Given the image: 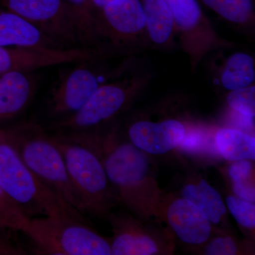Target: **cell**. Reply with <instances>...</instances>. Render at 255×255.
I'll return each mask as SVG.
<instances>
[{
	"label": "cell",
	"instance_id": "obj_1",
	"mask_svg": "<svg viewBox=\"0 0 255 255\" xmlns=\"http://www.w3.org/2000/svg\"><path fill=\"white\" fill-rule=\"evenodd\" d=\"M0 134L36 177L69 205L82 214H86L51 134L40 126L28 122L0 128Z\"/></svg>",
	"mask_w": 255,
	"mask_h": 255
},
{
	"label": "cell",
	"instance_id": "obj_2",
	"mask_svg": "<svg viewBox=\"0 0 255 255\" xmlns=\"http://www.w3.org/2000/svg\"><path fill=\"white\" fill-rule=\"evenodd\" d=\"M0 187L29 219L54 215L84 217L30 170L1 134Z\"/></svg>",
	"mask_w": 255,
	"mask_h": 255
},
{
	"label": "cell",
	"instance_id": "obj_3",
	"mask_svg": "<svg viewBox=\"0 0 255 255\" xmlns=\"http://www.w3.org/2000/svg\"><path fill=\"white\" fill-rule=\"evenodd\" d=\"M36 255H110V242L89 227L85 218L54 215L30 220L23 233Z\"/></svg>",
	"mask_w": 255,
	"mask_h": 255
},
{
	"label": "cell",
	"instance_id": "obj_4",
	"mask_svg": "<svg viewBox=\"0 0 255 255\" xmlns=\"http://www.w3.org/2000/svg\"><path fill=\"white\" fill-rule=\"evenodd\" d=\"M95 48L108 56L151 50L140 0H112L94 16Z\"/></svg>",
	"mask_w": 255,
	"mask_h": 255
},
{
	"label": "cell",
	"instance_id": "obj_5",
	"mask_svg": "<svg viewBox=\"0 0 255 255\" xmlns=\"http://www.w3.org/2000/svg\"><path fill=\"white\" fill-rule=\"evenodd\" d=\"M111 58L100 55L79 62L62 75L50 92V113L61 119L78 112L101 86L128 75L135 65L133 57H128L117 65L107 63Z\"/></svg>",
	"mask_w": 255,
	"mask_h": 255
},
{
	"label": "cell",
	"instance_id": "obj_6",
	"mask_svg": "<svg viewBox=\"0 0 255 255\" xmlns=\"http://www.w3.org/2000/svg\"><path fill=\"white\" fill-rule=\"evenodd\" d=\"M149 73L125 75L101 86L81 108L53 124L54 132L74 133L100 128L123 112L151 81Z\"/></svg>",
	"mask_w": 255,
	"mask_h": 255
},
{
	"label": "cell",
	"instance_id": "obj_7",
	"mask_svg": "<svg viewBox=\"0 0 255 255\" xmlns=\"http://www.w3.org/2000/svg\"><path fill=\"white\" fill-rule=\"evenodd\" d=\"M51 135L63 155L69 177L85 213L105 214L112 196L100 157L90 146L68 135L58 132Z\"/></svg>",
	"mask_w": 255,
	"mask_h": 255
},
{
	"label": "cell",
	"instance_id": "obj_8",
	"mask_svg": "<svg viewBox=\"0 0 255 255\" xmlns=\"http://www.w3.org/2000/svg\"><path fill=\"white\" fill-rule=\"evenodd\" d=\"M173 15L179 46L187 55L192 73L211 53L234 49L237 45L218 33L199 0H164Z\"/></svg>",
	"mask_w": 255,
	"mask_h": 255
},
{
	"label": "cell",
	"instance_id": "obj_9",
	"mask_svg": "<svg viewBox=\"0 0 255 255\" xmlns=\"http://www.w3.org/2000/svg\"><path fill=\"white\" fill-rule=\"evenodd\" d=\"M0 6L31 23L58 48L84 47L76 21L64 0H0Z\"/></svg>",
	"mask_w": 255,
	"mask_h": 255
},
{
	"label": "cell",
	"instance_id": "obj_10",
	"mask_svg": "<svg viewBox=\"0 0 255 255\" xmlns=\"http://www.w3.org/2000/svg\"><path fill=\"white\" fill-rule=\"evenodd\" d=\"M102 54L96 48L60 49L46 47H0V75L10 71L30 72L61 64L78 63Z\"/></svg>",
	"mask_w": 255,
	"mask_h": 255
},
{
	"label": "cell",
	"instance_id": "obj_11",
	"mask_svg": "<svg viewBox=\"0 0 255 255\" xmlns=\"http://www.w3.org/2000/svg\"><path fill=\"white\" fill-rule=\"evenodd\" d=\"M190 127L180 119L167 118L153 121L139 119L128 127L132 145L152 155H162L179 147Z\"/></svg>",
	"mask_w": 255,
	"mask_h": 255
},
{
	"label": "cell",
	"instance_id": "obj_12",
	"mask_svg": "<svg viewBox=\"0 0 255 255\" xmlns=\"http://www.w3.org/2000/svg\"><path fill=\"white\" fill-rule=\"evenodd\" d=\"M214 52L211 62V78L215 85L228 92L255 85V60L251 53L238 50L223 56Z\"/></svg>",
	"mask_w": 255,
	"mask_h": 255
},
{
	"label": "cell",
	"instance_id": "obj_13",
	"mask_svg": "<svg viewBox=\"0 0 255 255\" xmlns=\"http://www.w3.org/2000/svg\"><path fill=\"white\" fill-rule=\"evenodd\" d=\"M167 219L174 233L184 243L201 245L211 236V221L200 208L185 198L169 204Z\"/></svg>",
	"mask_w": 255,
	"mask_h": 255
},
{
	"label": "cell",
	"instance_id": "obj_14",
	"mask_svg": "<svg viewBox=\"0 0 255 255\" xmlns=\"http://www.w3.org/2000/svg\"><path fill=\"white\" fill-rule=\"evenodd\" d=\"M151 50L172 51L177 46L173 15L164 0H140Z\"/></svg>",
	"mask_w": 255,
	"mask_h": 255
},
{
	"label": "cell",
	"instance_id": "obj_15",
	"mask_svg": "<svg viewBox=\"0 0 255 255\" xmlns=\"http://www.w3.org/2000/svg\"><path fill=\"white\" fill-rule=\"evenodd\" d=\"M30 75L22 71L0 75V123L14 118L29 103L36 87Z\"/></svg>",
	"mask_w": 255,
	"mask_h": 255
},
{
	"label": "cell",
	"instance_id": "obj_16",
	"mask_svg": "<svg viewBox=\"0 0 255 255\" xmlns=\"http://www.w3.org/2000/svg\"><path fill=\"white\" fill-rule=\"evenodd\" d=\"M0 47L59 48L31 23L1 6H0Z\"/></svg>",
	"mask_w": 255,
	"mask_h": 255
},
{
	"label": "cell",
	"instance_id": "obj_17",
	"mask_svg": "<svg viewBox=\"0 0 255 255\" xmlns=\"http://www.w3.org/2000/svg\"><path fill=\"white\" fill-rule=\"evenodd\" d=\"M112 219L114 236L110 242L111 255H150L159 253L156 242L135 230L128 218L113 216Z\"/></svg>",
	"mask_w": 255,
	"mask_h": 255
},
{
	"label": "cell",
	"instance_id": "obj_18",
	"mask_svg": "<svg viewBox=\"0 0 255 255\" xmlns=\"http://www.w3.org/2000/svg\"><path fill=\"white\" fill-rule=\"evenodd\" d=\"M208 9L241 31L253 36L255 30V0H199Z\"/></svg>",
	"mask_w": 255,
	"mask_h": 255
},
{
	"label": "cell",
	"instance_id": "obj_19",
	"mask_svg": "<svg viewBox=\"0 0 255 255\" xmlns=\"http://www.w3.org/2000/svg\"><path fill=\"white\" fill-rule=\"evenodd\" d=\"M215 143L220 154L226 160H255V137L241 130L221 128L216 132Z\"/></svg>",
	"mask_w": 255,
	"mask_h": 255
},
{
	"label": "cell",
	"instance_id": "obj_20",
	"mask_svg": "<svg viewBox=\"0 0 255 255\" xmlns=\"http://www.w3.org/2000/svg\"><path fill=\"white\" fill-rule=\"evenodd\" d=\"M182 194L200 208L211 223L219 224L226 214L222 197L205 179H201L197 184H187L183 189Z\"/></svg>",
	"mask_w": 255,
	"mask_h": 255
},
{
	"label": "cell",
	"instance_id": "obj_21",
	"mask_svg": "<svg viewBox=\"0 0 255 255\" xmlns=\"http://www.w3.org/2000/svg\"><path fill=\"white\" fill-rule=\"evenodd\" d=\"M73 13L82 45L87 48H95L94 14L90 0H64Z\"/></svg>",
	"mask_w": 255,
	"mask_h": 255
},
{
	"label": "cell",
	"instance_id": "obj_22",
	"mask_svg": "<svg viewBox=\"0 0 255 255\" xmlns=\"http://www.w3.org/2000/svg\"><path fill=\"white\" fill-rule=\"evenodd\" d=\"M30 220L0 187V228L24 233L29 226Z\"/></svg>",
	"mask_w": 255,
	"mask_h": 255
},
{
	"label": "cell",
	"instance_id": "obj_23",
	"mask_svg": "<svg viewBox=\"0 0 255 255\" xmlns=\"http://www.w3.org/2000/svg\"><path fill=\"white\" fill-rule=\"evenodd\" d=\"M227 103L236 113L250 118H255V85L229 92L227 96Z\"/></svg>",
	"mask_w": 255,
	"mask_h": 255
},
{
	"label": "cell",
	"instance_id": "obj_24",
	"mask_svg": "<svg viewBox=\"0 0 255 255\" xmlns=\"http://www.w3.org/2000/svg\"><path fill=\"white\" fill-rule=\"evenodd\" d=\"M226 204L238 224L248 229H254L255 226V207L253 203L238 196H229Z\"/></svg>",
	"mask_w": 255,
	"mask_h": 255
},
{
	"label": "cell",
	"instance_id": "obj_25",
	"mask_svg": "<svg viewBox=\"0 0 255 255\" xmlns=\"http://www.w3.org/2000/svg\"><path fill=\"white\" fill-rule=\"evenodd\" d=\"M18 231L0 228V255H21L29 253V247L20 242Z\"/></svg>",
	"mask_w": 255,
	"mask_h": 255
},
{
	"label": "cell",
	"instance_id": "obj_26",
	"mask_svg": "<svg viewBox=\"0 0 255 255\" xmlns=\"http://www.w3.org/2000/svg\"><path fill=\"white\" fill-rule=\"evenodd\" d=\"M238 247L231 237H218L209 243L206 254L209 255H233L237 254Z\"/></svg>",
	"mask_w": 255,
	"mask_h": 255
},
{
	"label": "cell",
	"instance_id": "obj_27",
	"mask_svg": "<svg viewBox=\"0 0 255 255\" xmlns=\"http://www.w3.org/2000/svg\"><path fill=\"white\" fill-rule=\"evenodd\" d=\"M253 165L249 159L235 161L229 168L230 177L233 182H247L253 174Z\"/></svg>",
	"mask_w": 255,
	"mask_h": 255
},
{
	"label": "cell",
	"instance_id": "obj_28",
	"mask_svg": "<svg viewBox=\"0 0 255 255\" xmlns=\"http://www.w3.org/2000/svg\"><path fill=\"white\" fill-rule=\"evenodd\" d=\"M233 188L238 197L251 203H255V191L253 184H250L247 182H233Z\"/></svg>",
	"mask_w": 255,
	"mask_h": 255
},
{
	"label": "cell",
	"instance_id": "obj_29",
	"mask_svg": "<svg viewBox=\"0 0 255 255\" xmlns=\"http://www.w3.org/2000/svg\"><path fill=\"white\" fill-rule=\"evenodd\" d=\"M112 0H90V4H91L94 16L97 11L102 9L106 4H108Z\"/></svg>",
	"mask_w": 255,
	"mask_h": 255
}]
</instances>
